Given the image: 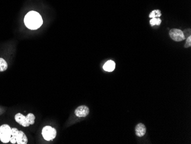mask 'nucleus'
<instances>
[{
  "instance_id": "nucleus-1",
  "label": "nucleus",
  "mask_w": 191,
  "mask_h": 144,
  "mask_svg": "<svg viewBox=\"0 0 191 144\" xmlns=\"http://www.w3.org/2000/svg\"><path fill=\"white\" fill-rule=\"evenodd\" d=\"M24 23L26 27L30 29L35 30L39 28L43 23V20L39 13L31 11L27 13L24 18Z\"/></svg>"
},
{
  "instance_id": "nucleus-2",
  "label": "nucleus",
  "mask_w": 191,
  "mask_h": 144,
  "mask_svg": "<svg viewBox=\"0 0 191 144\" xmlns=\"http://www.w3.org/2000/svg\"><path fill=\"white\" fill-rule=\"evenodd\" d=\"M10 142L12 144H28V140L25 134L22 131L18 130L17 128L13 127L12 129V134L10 139Z\"/></svg>"
},
{
  "instance_id": "nucleus-3",
  "label": "nucleus",
  "mask_w": 191,
  "mask_h": 144,
  "mask_svg": "<svg viewBox=\"0 0 191 144\" xmlns=\"http://www.w3.org/2000/svg\"><path fill=\"white\" fill-rule=\"evenodd\" d=\"M12 134V128L7 124L0 126V141L5 143H8Z\"/></svg>"
},
{
  "instance_id": "nucleus-4",
  "label": "nucleus",
  "mask_w": 191,
  "mask_h": 144,
  "mask_svg": "<svg viewBox=\"0 0 191 144\" xmlns=\"http://www.w3.org/2000/svg\"><path fill=\"white\" fill-rule=\"evenodd\" d=\"M42 135L46 141H51L56 137V130L51 126H46L42 130Z\"/></svg>"
},
{
  "instance_id": "nucleus-5",
  "label": "nucleus",
  "mask_w": 191,
  "mask_h": 144,
  "mask_svg": "<svg viewBox=\"0 0 191 144\" xmlns=\"http://www.w3.org/2000/svg\"><path fill=\"white\" fill-rule=\"evenodd\" d=\"M170 35L172 39L176 41H181L185 39V36L182 31L178 29H172L170 31Z\"/></svg>"
},
{
  "instance_id": "nucleus-6",
  "label": "nucleus",
  "mask_w": 191,
  "mask_h": 144,
  "mask_svg": "<svg viewBox=\"0 0 191 144\" xmlns=\"http://www.w3.org/2000/svg\"><path fill=\"white\" fill-rule=\"evenodd\" d=\"M74 113L78 117H85L89 113V109L87 106L82 105L75 110Z\"/></svg>"
},
{
  "instance_id": "nucleus-7",
  "label": "nucleus",
  "mask_w": 191,
  "mask_h": 144,
  "mask_svg": "<svg viewBox=\"0 0 191 144\" xmlns=\"http://www.w3.org/2000/svg\"><path fill=\"white\" fill-rule=\"evenodd\" d=\"M14 118H15V121L22 126L28 127L30 125V124L26 120V116L22 114H16L14 117Z\"/></svg>"
},
{
  "instance_id": "nucleus-8",
  "label": "nucleus",
  "mask_w": 191,
  "mask_h": 144,
  "mask_svg": "<svg viewBox=\"0 0 191 144\" xmlns=\"http://www.w3.org/2000/svg\"><path fill=\"white\" fill-rule=\"evenodd\" d=\"M136 134L138 137H143L146 133V127L143 123H139L135 128Z\"/></svg>"
},
{
  "instance_id": "nucleus-9",
  "label": "nucleus",
  "mask_w": 191,
  "mask_h": 144,
  "mask_svg": "<svg viewBox=\"0 0 191 144\" xmlns=\"http://www.w3.org/2000/svg\"><path fill=\"white\" fill-rule=\"evenodd\" d=\"M115 68V63L112 60H108L107 62L105 63L103 66V69L108 71V72H112Z\"/></svg>"
},
{
  "instance_id": "nucleus-10",
  "label": "nucleus",
  "mask_w": 191,
  "mask_h": 144,
  "mask_svg": "<svg viewBox=\"0 0 191 144\" xmlns=\"http://www.w3.org/2000/svg\"><path fill=\"white\" fill-rule=\"evenodd\" d=\"M8 64L4 59L0 58V72H4L7 70Z\"/></svg>"
},
{
  "instance_id": "nucleus-11",
  "label": "nucleus",
  "mask_w": 191,
  "mask_h": 144,
  "mask_svg": "<svg viewBox=\"0 0 191 144\" xmlns=\"http://www.w3.org/2000/svg\"><path fill=\"white\" fill-rule=\"evenodd\" d=\"M26 120L30 125H33L35 122V116L33 114H28L26 116Z\"/></svg>"
},
{
  "instance_id": "nucleus-12",
  "label": "nucleus",
  "mask_w": 191,
  "mask_h": 144,
  "mask_svg": "<svg viewBox=\"0 0 191 144\" xmlns=\"http://www.w3.org/2000/svg\"><path fill=\"white\" fill-rule=\"evenodd\" d=\"M161 22V20L160 18H153L150 20V24L151 26L160 25Z\"/></svg>"
},
{
  "instance_id": "nucleus-13",
  "label": "nucleus",
  "mask_w": 191,
  "mask_h": 144,
  "mask_svg": "<svg viewBox=\"0 0 191 144\" xmlns=\"http://www.w3.org/2000/svg\"><path fill=\"white\" fill-rule=\"evenodd\" d=\"M161 16V13L160 11L159 10H155L152 11L151 13L149 14V18H156L157 17H160Z\"/></svg>"
},
{
  "instance_id": "nucleus-14",
  "label": "nucleus",
  "mask_w": 191,
  "mask_h": 144,
  "mask_svg": "<svg viewBox=\"0 0 191 144\" xmlns=\"http://www.w3.org/2000/svg\"><path fill=\"white\" fill-rule=\"evenodd\" d=\"M191 36H189L188 39L187 40V41H186V44L185 45V48H188V47H191Z\"/></svg>"
}]
</instances>
